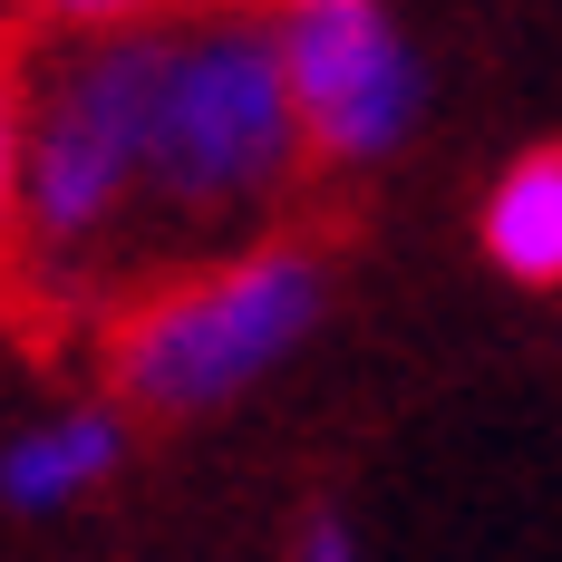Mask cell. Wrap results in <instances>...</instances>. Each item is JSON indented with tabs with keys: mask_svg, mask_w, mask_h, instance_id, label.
<instances>
[{
	"mask_svg": "<svg viewBox=\"0 0 562 562\" xmlns=\"http://www.w3.org/2000/svg\"><path fill=\"white\" fill-rule=\"evenodd\" d=\"M485 252L514 281H562V146H533L485 204Z\"/></svg>",
	"mask_w": 562,
	"mask_h": 562,
	"instance_id": "5b68a950",
	"label": "cell"
},
{
	"mask_svg": "<svg viewBox=\"0 0 562 562\" xmlns=\"http://www.w3.org/2000/svg\"><path fill=\"white\" fill-rule=\"evenodd\" d=\"M108 447H116L108 417H68V427H49V437H30V447L10 456V495H20V505H49L68 485H88V475L108 465Z\"/></svg>",
	"mask_w": 562,
	"mask_h": 562,
	"instance_id": "52a82bcc",
	"label": "cell"
},
{
	"mask_svg": "<svg viewBox=\"0 0 562 562\" xmlns=\"http://www.w3.org/2000/svg\"><path fill=\"white\" fill-rule=\"evenodd\" d=\"M30 58H40V20L10 10L0 20V330L30 359L58 349V301L30 272V224H20V116H30Z\"/></svg>",
	"mask_w": 562,
	"mask_h": 562,
	"instance_id": "277c9868",
	"label": "cell"
},
{
	"mask_svg": "<svg viewBox=\"0 0 562 562\" xmlns=\"http://www.w3.org/2000/svg\"><path fill=\"white\" fill-rule=\"evenodd\" d=\"M321 311V262L301 243H262V252H233L204 272L146 281L136 301H116L98 349H108V379L136 407H214L233 397L252 369H272L291 339L311 330Z\"/></svg>",
	"mask_w": 562,
	"mask_h": 562,
	"instance_id": "7a4b0ae2",
	"label": "cell"
},
{
	"mask_svg": "<svg viewBox=\"0 0 562 562\" xmlns=\"http://www.w3.org/2000/svg\"><path fill=\"white\" fill-rule=\"evenodd\" d=\"M252 10H291V0H30L40 30H88V40H116V30H184V20H252Z\"/></svg>",
	"mask_w": 562,
	"mask_h": 562,
	"instance_id": "8992f818",
	"label": "cell"
},
{
	"mask_svg": "<svg viewBox=\"0 0 562 562\" xmlns=\"http://www.w3.org/2000/svg\"><path fill=\"white\" fill-rule=\"evenodd\" d=\"M301 166H359L407 126V58L369 0H291L272 30Z\"/></svg>",
	"mask_w": 562,
	"mask_h": 562,
	"instance_id": "3957f363",
	"label": "cell"
},
{
	"mask_svg": "<svg viewBox=\"0 0 562 562\" xmlns=\"http://www.w3.org/2000/svg\"><path fill=\"white\" fill-rule=\"evenodd\" d=\"M311 562H349V543H339L330 524H321V543H311Z\"/></svg>",
	"mask_w": 562,
	"mask_h": 562,
	"instance_id": "ba28073f",
	"label": "cell"
},
{
	"mask_svg": "<svg viewBox=\"0 0 562 562\" xmlns=\"http://www.w3.org/2000/svg\"><path fill=\"white\" fill-rule=\"evenodd\" d=\"M291 166H301V136L281 108L272 40L252 20L146 30L136 194H156L175 224H224L243 204H272Z\"/></svg>",
	"mask_w": 562,
	"mask_h": 562,
	"instance_id": "6da1fadb",
	"label": "cell"
}]
</instances>
